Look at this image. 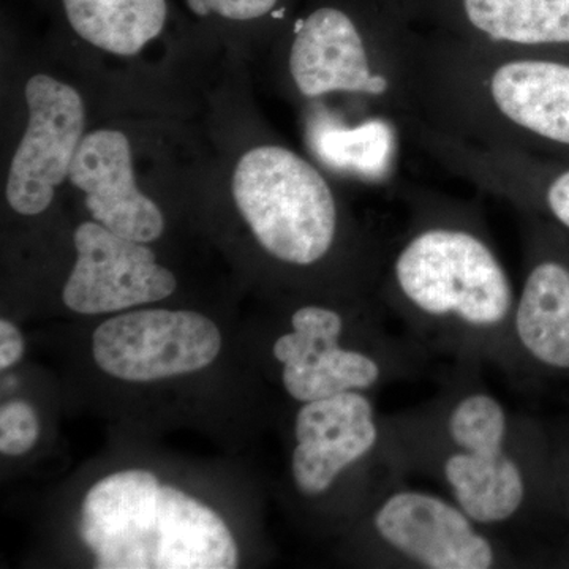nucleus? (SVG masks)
<instances>
[{
  "mask_svg": "<svg viewBox=\"0 0 569 569\" xmlns=\"http://www.w3.org/2000/svg\"><path fill=\"white\" fill-rule=\"evenodd\" d=\"M28 126L7 176L10 208L33 217L47 211L56 190L69 181L71 163L86 137L81 93L58 78L37 73L24 89Z\"/></svg>",
  "mask_w": 569,
  "mask_h": 569,
  "instance_id": "0eeeda50",
  "label": "nucleus"
},
{
  "mask_svg": "<svg viewBox=\"0 0 569 569\" xmlns=\"http://www.w3.org/2000/svg\"><path fill=\"white\" fill-rule=\"evenodd\" d=\"M387 298L406 316L451 336H511L518 291L471 206L419 198L383 263Z\"/></svg>",
  "mask_w": 569,
  "mask_h": 569,
  "instance_id": "f03ea898",
  "label": "nucleus"
},
{
  "mask_svg": "<svg viewBox=\"0 0 569 569\" xmlns=\"http://www.w3.org/2000/svg\"><path fill=\"white\" fill-rule=\"evenodd\" d=\"M69 181L84 194L92 219L112 233L149 244L164 230L159 204L138 187L133 152L126 133L100 129L82 138Z\"/></svg>",
  "mask_w": 569,
  "mask_h": 569,
  "instance_id": "f8f14e48",
  "label": "nucleus"
},
{
  "mask_svg": "<svg viewBox=\"0 0 569 569\" xmlns=\"http://www.w3.org/2000/svg\"><path fill=\"white\" fill-rule=\"evenodd\" d=\"M73 32L97 50L134 56L163 32L167 0H61Z\"/></svg>",
  "mask_w": 569,
  "mask_h": 569,
  "instance_id": "4468645a",
  "label": "nucleus"
},
{
  "mask_svg": "<svg viewBox=\"0 0 569 569\" xmlns=\"http://www.w3.org/2000/svg\"><path fill=\"white\" fill-rule=\"evenodd\" d=\"M509 426L507 408L486 391L460 396L445 421L441 478L479 527L507 523L526 503V473L509 448Z\"/></svg>",
  "mask_w": 569,
  "mask_h": 569,
  "instance_id": "39448f33",
  "label": "nucleus"
},
{
  "mask_svg": "<svg viewBox=\"0 0 569 569\" xmlns=\"http://www.w3.org/2000/svg\"><path fill=\"white\" fill-rule=\"evenodd\" d=\"M291 473L296 489L318 497L339 475L376 449V408L365 391L342 392L302 403L295 422Z\"/></svg>",
  "mask_w": 569,
  "mask_h": 569,
  "instance_id": "9b49d317",
  "label": "nucleus"
},
{
  "mask_svg": "<svg viewBox=\"0 0 569 569\" xmlns=\"http://www.w3.org/2000/svg\"><path fill=\"white\" fill-rule=\"evenodd\" d=\"M40 436L36 411L24 402H9L0 408V451L21 456L31 451Z\"/></svg>",
  "mask_w": 569,
  "mask_h": 569,
  "instance_id": "2eb2a0df",
  "label": "nucleus"
},
{
  "mask_svg": "<svg viewBox=\"0 0 569 569\" xmlns=\"http://www.w3.org/2000/svg\"><path fill=\"white\" fill-rule=\"evenodd\" d=\"M343 318L331 307H299L291 331L276 340L284 391L299 402L326 399L377 387L385 376L380 359L340 343Z\"/></svg>",
  "mask_w": 569,
  "mask_h": 569,
  "instance_id": "9d476101",
  "label": "nucleus"
},
{
  "mask_svg": "<svg viewBox=\"0 0 569 569\" xmlns=\"http://www.w3.org/2000/svg\"><path fill=\"white\" fill-rule=\"evenodd\" d=\"M222 350L209 318L190 310H138L104 321L92 337L97 366L123 381L162 380L197 372Z\"/></svg>",
  "mask_w": 569,
  "mask_h": 569,
  "instance_id": "423d86ee",
  "label": "nucleus"
},
{
  "mask_svg": "<svg viewBox=\"0 0 569 569\" xmlns=\"http://www.w3.org/2000/svg\"><path fill=\"white\" fill-rule=\"evenodd\" d=\"M411 92L418 119L438 132L500 151H569V63L417 33Z\"/></svg>",
  "mask_w": 569,
  "mask_h": 569,
  "instance_id": "f257e3e1",
  "label": "nucleus"
},
{
  "mask_svg": "<svg viewBox=\"0 0 569 569\" xmlns=\"http://www.w3.org/2000/svg\"><path fill=\"white\" fill-rule=\"evenodd\" d=\"M389 552L426 569H489L496 546L455 500L418 489L388 493L372 519Z\"/></svg>",
  "mask_w": 569,
  "mask_h": 569,
  "instance_id": "6e6552de",
  "label": "nucleus"
},
{
  "mask_svg": "<svg viewBox=\"0 0 569 569\" xmlns=\"http://www.w3.org/2000/svg\"><path fill=\"white\" fill-rule=\"evenodd\" d=\"M282 0H198L201 11H211L223 20L247 22L263 20Z\"/></svg>",
  "mask_w": 569,
  "mask_h": 569,
  "instance_id": "dca6fc26",
  "label": "nucleus"
},
{
  "mask_svg": "<svg viewBox=\"0 0 569 569\" xmlns=\"http://www.w3.org/2000/svg\"><path fill=\"white\" fill-rule=\"evenodd\" d=\"M80 537L100 569H233V535L211 508L146 470L97 482L81 508Z\"/></svg>",
  "mask_w": 569,
  "mask_h": 569,
  "instance_id": "7ed1b4c3",
  "label": "nucleus"
},
{
  "mask_svg": "<svg viewBox=\"0 0 569 569\" xmlns=\"http://www.w3.org/2000/svg\"><path fill=\"white\" fill-rule=\"evenodd\" d=\"M24 353V342L17 326L10 321H0V369L17 365Z\"/></svg>",
  "mask_w": 569,
  "mask_h": 569,
  "instance_id": "f3484780",
  "label": "nucleus"
},
{
  "mask_svg": "<svg viewBox=\"0 0 569 569\" xmlns=\"http://www.w3.org/2000/svg\"><path fill=\"white\" fill-rule=\"evenodd\" d=\"M73 242L77 261L62 295L73 312L100 316L174 293L173 272L157 263L156 253L142 242L112 233L96 220L81 223Z\"/></svg>",
  "mask_w": 569,
  "mask_h": 569,
  "instance_id": "1a4fd4ad",
  "label": "nucleus"
},
{
  "mask_svg": "<svg viewBox=\"0 0 569 569\" xmlns=\"http://www.w3.org/2000/svg\"><path fill=\"white\" fill-rule=\"evenodd\" d=\"M516 348L538 365L569 370V264L533 246L511 320Z\"/></svg>",
  "mask_w": 569,
  "mask_h": 569,
  "instance_id": "ddd939ff",
  "label": "nucleus"
},
{
  "mask_svg": "<svg viewBox=\"0 0 569 569\" xmlns=\"http://www.w3.org/2000/svg\"><path fill=\"white\" fill-rule=\"evenodd\" d=\"M231 192L258 244L280 263L316 268L339 247L343 219L335 187L288 146L249 149L236 163Z\"/></svg>",
  "mask_w": 569,
  "mask_h": 569,
  "instance_id": "20e7f679",
  "label": "nucleus"
}]
</instances>
